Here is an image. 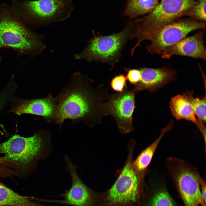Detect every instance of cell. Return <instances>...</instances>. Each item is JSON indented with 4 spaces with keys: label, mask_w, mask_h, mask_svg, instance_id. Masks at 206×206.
I'll return each instance as SVG.
<instances>
[{
    "label": "cell",
    "mask_w": 206,
    "mask_h": 206,
    "mask_svg": "<svg viewBox=\"0 0 206 206\" xmlns=\"http://www.w3.org/2000/svg\"><path fill=\"white\" fill-rule=\"evenodd\" d=\"M90 80L87 76L76 72L56 97L57 106L55 123L60 128L67 119L74 123L82 121L92 126L96 107Z\"/></svg>",
    "instance_id": "obj_1"
},
{
    "label": "cell",
    "mask_w": 206,
    "mask_h": 206,
    "mask_svg": "<svg viewBox=\"0 0 206 206\" xmlns=\"http://www.w3.org/2000/svg\"><path fill=\"white\" fill-rule=\"evenodd\" d=\"M43 37L30 30L9 5L0 6V50L10 48L33 58L46 47Z\"/></svg>",
    "instance_id": "obj_2"
},
{
    "label": "cell",
    "mask_w": 206,
    "mask_h": 206,
    "mask_svg": "<svg viewBox=\"0 0 206 206\" xmlns=\"http://www.w3.org/2000/svg\"><path fill=\"white\" fill-rule=\"evenodd\" d=\"M135 145V140H131L123 169L112 187L98 196L97 206H135L145 197L144 189L146 185L144 178L138 175L132 166Z\"/></svg>",
    "instance_id": "obj_3"
},
{
    "label": "cell",
    "mask_w": 206,
    "mask_h": 206,
    "mask_svg": "<svg viewBox=\"0 0 206 206\" xmlns=\"http://www.w3.org/2000/svg\"><path fill=\"white\" fill-rule=\"evenodd\" d=\"M73 0H11L12 10L32 28L50 25L68 18Z\"/></svg>",
    "instance_id": "obj_4"
},
{
    "label": "cell",
    "mask_w": 206,
    "mask_h": 206,
    "mask_svg": "<svg viewBox=\"0 0 206 206\" xmlns=\"http://www.w3.org/2000/svg\"><path fill=\"white\" fill-rule=\"evenodd\" d=\"M197 1L195 0H161L151 12L136 21L135 29L129 38H136L134 46H140L143 41L164 26L185 15Z\"/></svg>",
    "instance_id": "obj_5"
},
{
    "label": "cell",
    "mask_w": 206,
    "mask_h": 206,
    "mask_svg": "<svg viewBox=\"0 0 206 206\" xmlns=\"http://www.w3.org/2000/svg\"><path fill=\"white\" fill-rule=\"evenodd\" d=\"M166 166L185 206H206L200 188L203 179L197 169L184 160L173 157L167 159Z\"/></svg>",
    "instance_id": "obj_6"
},
{
    "label": "cell",
    "mask_w": 206,
    "mask_h": 206,
    "mask_svg": "<svg viewBox=\"0 0 206 206\" xmlns=\"http://www.w3.org/2000/svg\"><path fill=\"white\" fill-rule=\"evenodd\" d=\"M133 28V25H130L117 33L107 36L94 35L84 50L74 55V59L89 62L98 61L112 65L118 61L120 52Z\"/></svg>",
    "instance_id": "obj_7"
},
{
    "label": "cell",
    "mask_w": 206,
    "mask_h": 206,
    "mask_svg": "<svg viewBox=\"0 0 206 206\" xmlns=\"http://www.w3.org/2000/svg\"><path fill=\"white\" fill-rule=\"evenodd\" d=\"M45 130L24 137L15 134L7 141L0 144V152L4 158L23 165L29 164L44 152L45 147Z\"/></svg>",
    "instance_id": "obj_8"
},
{
    "label": "cell",
    "mask_w": 206,
    "mask_h": 206,
    "mask_svg": "<svg viewBox=\"0 0 206 206\" xmlns=\"http://www.w3.org/2000/svg\"><path fill=\"white\" fill-rule=\"evenodd\" d=\"M205 22L192 19L176 20L162 27L153 33L148 40L147 52L151 54H159L162 50L177 43L194 30L203 29Z\"/></svg>",
    "instance_id": "obj_9"
},
{
    "label": "cell",
    "mask_w": 206,
    "mask_h": 206,
    "mask_svg": "<svg viewBox=\"0 0 206 206\" xmlns=\"http://www.w3.org/2000/svg\"><path fill=\"white\" fill-rule=\"evenodd\" d=\"M66 169L72 180L71 187L68 191L61 195L62 200H50L38 199L40 202L61 204L71 206H97L98 195L97 193L86 185L78 176L77 167L67 156H65Z\"/></svg>",
    "instance_id": "obj_10"
},
{
    "label": "cell",
    "mask_w": 206,
    "mask_h": 206,
    "mask_svg": "<svg viewBox=\"0 0 206 206\" xmlns=\"http://www.w3.org/2000/svg\"><path fill=\"white\" fill-rule=\"evenodd\" d=\"M134 92L125 90L115 94L102 106L104 114L114 118L119 130L123 134L129 133L134 129L132 121L135 108Z\"/></svg>",
    "instance_id": "obj_11"
},
{
    "label": "cell",
    "mask_w": 206,
    "mask_h": 206,
    "mask_svg": "<svg viewBox=\"0 0 206 206\" xmlns=\"http://www.w3.org/2000/svg\"><path fill=\"white\" fill-rule=\"evenodd\" d=\"M205 31L183 39L159 53L163 58L169 59L174 55L189 57L205 60L206 50L203 40Z\"/></svg>",
    "instance_id": "obj_12"
},
{
    "label": "cell",
    "mask_w": 206,
    "mask_h": 206,
    "mask_svg": "<svg viewBox=\"0 0 206 206\" xmlns=\"http://www.w3.org/2000/svg\"><path fill=\"white\" fill-rule=\"evenodd\" d=\"M57 106L56 97L50 93L45 98L21 100L11 111L18 115L28 114L39 116L46 122H55Z\"/></svg>",
    "instance_id": "obj_13"
},
{
    "label": "cell",
    "mask_w": 206,
    "mask_h": 206,
    "mask_svg": "<svg viewBox=\"0 0 206 206\" xmlns=\"http://www.w3.org/2000/svg\"><path fill=\"white\" fill-rule=\"evenodd\" d=\"M141 74L140 82L134 88L133 92L147 90L151 92L173 81L177 77L176 70L170 67L160 68H143L139 69Z\"/></svg>",
    "instance_id": "obj_14"
},
{
    "label": "cell",
    "mask_w": 206,
    "mask_h": 206,
    "mask_svg": "<svg viewBox=\"0 0 206 206\" xmlns=\"http://www.w3.org/2000/svg\"><path fill=\"white\" fill-rule=\"evenodd\" d=\"M172 114L176 119H184L194 123L201 132L206 141V128L203 123L197 120L191 105L184 94L177 95L172 98L169 103Z\"/></svg>",
    "instance_id": "obj_15"
},
{
    "label": "cell",
    "mask_w": 206,
    "mask_h": 206,
    "mask_svg": "<svg viewBox=\"0 0 206 206\" xmlns=\"http://www.w3.org/2000/svg\"><path fill=\"white\" fill-rule=\"evenodd\" d=\"M169 130V128L167 126L162 129L158 137L149 146L142 150L135 160L133 161V168L140 177L144 178L146 170L152 160L157 148L165 134Z\"/></svg>",
    "instance_id": "obj_16"
},
{
    "label": "cell",
    "mask_w": 206,
    "mask_h": 206,
    "mask_svg": "<svg viewBox=\"0 0 206 206\" xmlns=\"http://www.w3.org/2000/svg\"><path fill=\"white\" fill-rule=\"evenodd\" d=\"M0 206H47L33 197L22 196L0 183Z\"/></svg>",
    "instance_id": "obj_17"
},
{
    "label": "cell",
    "mask_w": 206,
    "mask_h": 206,
    "mask_svg": "<svg viewBox=\"0 0 206 206\" xmlns=\"http://www.w3.org/2000/svg\"><path fill=\"white\" fill-rule=\"evenodd\" d=\"M192 91H186L184 94L189 100L198 119V120L205 124L206 123V97L194 98Z\"/></svg>",
    "instance_id": "obj_18"
},
{
    "label": "cell",
    "mask_w": 206,
    "mask_h": 206,
    "mask_svg": "<svg viewBox=\"0 0 206 206\" xmlns=\"http://www.w3.org/2000/svg\"><path fill=\"white\" fill-rule=\"evenodd\" d=\"M206 0H199L185 14L191 17V18L199 21H206Z\"/></svg>",
    "instance_id": "obj_19"
},
{
    "label": "cell",
    "mask_w": 206,
    "mask_h": 206,
    "mask_svg": "<svg viewBox=\"0 0 206 206\" xmlns=\"http://www.w3.org/2000/svg\"><path fill=\"white\" fill-rule=\"evenodd\" d=\"M148 206H174L171 197L165 189H162L154 196Z\"/></svg>",
    "instance_id": "obj_20"
},
{
    "label": "cell",
    "mask_w": 206,
    "mask_h": 206,
    "mask_svg": "<svg viewBox=\"0 0 206 206\" xmlns=\"http://www.w3.org/2000/svg\"><path fill=\"white\" fill-rule=\"evenodd\" d=\"M126 77L123 74L117 76L111 81V87L115 91L122 92L124 87L126 86Z\"/></svg>",
    "instance_id": "obj_21"
},
{
    "label": "cell",
    "mask_w": 206,
    "mask_h": 206,
    "mask_svg": "<svg viewBox=\"0 0 206 206\" xmlns=\"http://www.w3.org/2000/svg\"><path fill=\"white\" fill-rule=\"evenodd\" d=\"M127 72L126 78L132 84L136 85L140 81V72L139 69L126 68Z\"/></svg>",
    "instance_id": "obj_22"
},
{
    "label": "cell",
    "mask_w": 206,
    "mask_h": 206,
    "mask_svg": "<svg viewBox=\"0 0 206 206\" xmlns=\"http://www.w3.org/2000/svg\"><path fill=\"white\" fill-rule=\"evenodd\" d=\"M201 190L203 199L206 203V183L203 180L201 183Z\"/></svg>",
    "instance_id": "obj_23"
},
{
    "label": "cell",
    "mask_w": 206,
    "mask_h": 206,
    "mask_svg": "<svg viewBox=\"0 0 206 206\" xmlns=\"http://www.w3.org/2000/svg\"><path fill=\"white\" fill-rule=\"evenodd\" d=\"M5 98H3L2 96L0 97V109L2 105L3 102L4 101Z\"/></svg>",
    "instance_id": "obj_24"
},
{
    "label": "cell",
    "mask_w": 206,
    "mask_h": 206,
    "mask_svg": "<svg viewBox=\"0 0 206 206\" xmlns=\"http://www.w3.org/2000/svg\"><path fill=\"white\" fill-rule=\"evenodd\" d=\"M132 1H140V2H146L147 1H149L152 0H130Z\"/></svg>",
    "instance_id": "obj_25"
},
{
    "label": "cell",
    "mask_w": 206,
    "mask_h": 206,
    "mask_svg": "<svg viewBox=\"0 0 206 206\" xmlns=\"http://www.w3.org/2000/svg\"><path fill=\"white\" fill-rule=\"evenodd\" d=\"M4 158H2L0 157V162H2L3 161V160H5Z\"/></svg>",
    "instance_id": "obj_26"
},
{
    "label": "cell",
    "mask_w": 206,
    "mask_h": 206,
    "mask_svg": "<svg viewBox=\"0 0 206 206\" xmlns=\"http://www.w3.org/2000/svg\"><path fill=\"white\" fill-rule=\"evenodd\" d=\"M2 60V59L1 58H0V64L1 63V61Z\"/></svg>",
    "instance_id": "obj_27"
}]
</instances>
